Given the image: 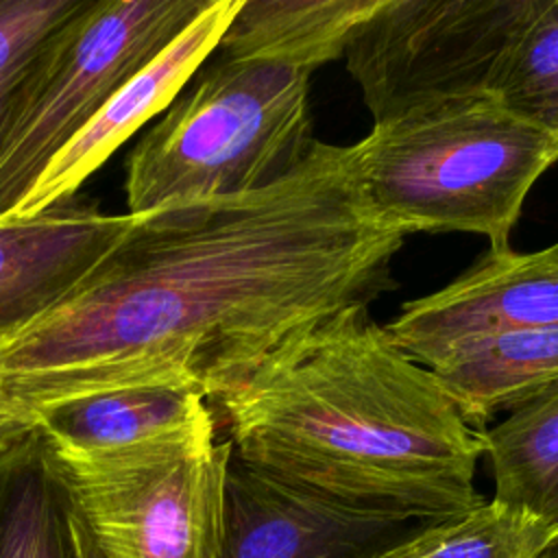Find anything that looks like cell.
I'll use <instances>...</instances> for the list:
<instances>
[{
    "instance_id": "6da1fadb",
    "label": "cell",
    "mask_w": 558,
    "mask_h": 558,
    "mask_svg": "<svg viewBox=\"0 0 558 558\" xmlns=\"http://www.w3.org/2000/svg\"><path fill=\"white\" fill-rule=\"evenodd\" d=\"M131 216L65 301L0 340L2 405L31 418L153 384L218 401L290 340L392 290L405 238L366 203L351 146L320 140L266 187Z\"/></svg>"
},
{
    "instance_id": "7a4b0ae2",
    "label": "cell",
    "mask_w": 558,
    "mask_h": 558,
    "mask_svg": "<svg viewBox=\"0 0 558 558\" xmlns=\"http://www.w3.org/2000/svg\"><path fill=\"white\" fill-rule=\"evenodd\" d=\"M218 405L235 458L331 506L429 523L484 501V432L368 307L290 340Z\"/></svg>"
},
{
    "instance_id": "3957f363",
    "label": "cell",
    "mask_w": 558,
    "mask_h": 558,
    "mask_svg": "<svg viewBox=\"0 0 558 558\" xmlns=\"http://www.w3.org/2000/svg\"><path fill=\"white\" fill-rule=\"evenodd\" d=\"M351 153L366 203L399 233H477L504 251L558 135L488 96L375 124Z\"/></svg>"
},
{
    "instance_id": "277c9868",
    "label": "cell",
    "mask_w": 558,
    "mask_h": 558,
    "mask_svg": "<svg viewBox=\"0 0 558 558\" xmlns=\"http://www.w3.org/2000/svg\"><path fill=\"white\" fill-rule=\"evenodd\" d=\"M314 142L307 72L218 54L133 148L129 214L266 187Z\"/></svg>"
},
{
    "instance_id": "5b68a950",
    "label": "cell",
    "mask_w": 558,
    "mask_h": 558,
    "mask_svg": "<svg viewBox=\"0 0 558 558\" xmlns=\"http://www.w3.org/2000/svg\"><path fill=\"white\" fill-rule=\"evenodd\" d=\"M211 0H85L41 46L0 122V220L100 107Z\"/></svg>"
},
{
    "instance_id": "8992f818",
    "label": "cell",
    "mask_w": 558,
    "mask_h": 558,
    "mask_svg": "<svg viewBox=\"0 0 558 558\" xmlns=\"http://www.w3.org/2000/svg\"><path fill=\"white\" fill-rule=\"evenodd\" d=\"M534 7L536 0H381L344 52L373 126L488 98Z\"/></svg>"
},
{
    "instance_id": "52a82bcc",
    "label": "cell",
    "mask_w": 558,
    "mask_h": 558,
    "mask_svg": "<svg viewBox=\"0 0 558 558\" xmlns=\"http://www.w3.org/2000/svg\"><path fill=\"white\" fill-rule=\"evenodd\" d=\"M48 449L109 558H218L229 438L205 434L102 456Z\"/></svg>"
},
{
    "instance_id": "ba28073f",
    "label": "cell",
    "mask_w": 558,
    "mask_h": 558,
    "mask_svg": "<svg viewBox=\"0 0 558 558\" xmlns=\"http://www.w3.org/2000/svg\"><path fill=\"white\" fill-rule=\"evenodd\" d=\"M558 325V264L538 253L486 251L445 288L408 301L390 340L432 368L453 344L508 329Z\"/></svg>"
},
{
    "instance_id": "9c48e42d",
    "label": "cell",
    "mask_w": 558,
    "mask_h": 558,
    "mask_svg": "<svg viewBox=\"0 0 558 558\" xmlns=\"http://www.w3.org/2000/svg\"><path fill=\"white\" fill-rule=\"evenodd\" d=\"M416 525L331 506L231 451L218 558H377Z\"/></svg>"
},
{
    "instance_id": "30bf717a",
    "label": "cell",
    "mask_w": 558,
    "mask_h": 558,
    "mask_svg": "<svg viewBox=\"0 0 558 558\" xmlns=\"http://www.w3.org/2000/svg\"><path fill=\"white\" fill-rule=\"evenodd\" d=\"M240 2L242 0H211L159 57L124 83L59 150L31 192L4 220L31 218L70 201L140 126L174 102L177 94L218 48Z\"/></svg>"
},
{
    "instance_id": "8fae6325",
    "label": "cell",
    "mask_w": 558,
    "mask_h": 558,
    "mask_svg": "<svg viewBox=\"0 0 558 558\" xmlns=\"http://www.w3.org/2000/svg\"><path fill=\"white\" fill-rule=\"evenodd\" d=\"M133 216L63 201L0 222V340L44 318L85 279Z\"/></svg>"
},
{
    "instance_id": "7c38bea8",
    "label": "cell",
    "mask_w": 558,
    "mask_h": 558,
    "mask_svg": "<svg viewBox=\"0 0 558 558\" xmlns=\"http://www.w3.org/2000/svg\"><path fill=\"white\" fill-rule=\"evenodd\" d=\"M41 438L68 453L102 456L216 434L198 392L177 386H124L44 405L31 414Z\"/></svg>"
},
{
    "instance_id": "4fadbf2b",
    "label": "cell",
    "mask_w": 558,
    "mask_h": 558,
    "mask_svg": "<svg viewBox=\"0 0 558 558\" xmlns=\"http://www.w3.org/2000/svg\"><path fill=\"white\" fill-rule=\"evenodd\" d=\"M0 558H109L37 429L0 453Z\"/></svg>"
},
{
    "instance_id": "5bb4252c",
    "label": "cell",
    "mask_w": 558,
    "mask_h": 558,
    "mask_svg": "<svg viewBox=\"0 0 558 558\" xmlns=\"http://www.w3.org/2000/svg\"><path fill=\"white\" fill-rule=\"evenodd\" d=\"M464 418L484 432L510 412L558 388V325L508 329L453 344L432 366Z\"/></svg>"
},
{
    "instance_id": "9a60e30c",
    "label": "cell",
    "mask_w": 558,
    "mask_h": 558,
    "mask_svg": "<svg viewBox=\"0 0 558 558\" xmlns=\"http://www.w3.org/2000/svg\"><path fill=\"white\" fill-rule=\"evenodd\" d=\"M381 0H242L214 52L312 74L344 57Z\"/></svg>"
},
{
    "instance_id": "2e32d148",
    "label": "cell",
    "mask_w": 558,
    "mask_h": 558,
    "mask_svg": "<svg viewBox=\"0 0 558 558\" xmlns=\"http://www.w3.org/2000/svg\"><path fill=\"white\" fill-rule=\"evenodd\" d=\"M495 499L519 506L558 532V388L484 429Z\"/></svg>"
},
{
    "instance_id": "e0dca14e",
    "label": "cell",
    "mask_w": 558,
    "mask_h": 558,
    "mask_svg": "<svg viewBox=\"0 0 558 558\" xmlns=\"http://www.w3.org/2000/svg\"><path fill=\"white\" fill-rule=\"evenodd\" d=\"M556 534L532 512L493 497L416 525L377 558H536Z\"/></svg>"
},
{
    "instance_id": "ac0fdd59",
    "label": "cell",
    "mask_w": 558,
    "mask_h": 558,
    "mask_svg": "<svg viewBox=\"0 0 558 558\" xmlns=\"http://www.w3.org/2000/svg\"><path fill=\"white\" fill-rule=\"evenodd\" d=\"M490 96L532 120L558 107V0H536L493 78Z\"/></svg>"
},
{
    "instance_id": "d6986e66",
    "label": "cell",
    "mask_w": 558,
    "mask_h": 558,
    "mask_svg": "<svg viewBox=\"0 0 558 558\" xmlns=\"http://www.w3.org/2000/svg\"><path fill=\"white\" fill-rule=\"evenodd\" d=\"M85 0H0V122L46 39Z\"/></svg>"
},
{
    "instance_id": "ffe728a7",
    "label": "cell",
    "mask_w": 558,
    "mask_h": 558,
    "mask_svg": "<svg viewBox=\"0 0 558 558\" xmlns=\"http://www.w3.org/2000/svg\"><path fill=\"white\" fill-rule=\"evenodd\" d=\"M33 429L35 425L28 416L0 403V453L9 451L13 445L26 438Z\"/></svg>"
},
{
    "instance_id": "44dd1931",
    "label": "cell",
    "mask_w": 558,
    "mask_h": 558,
    "mask_svg": "<svg viewBox=\"0 0 558 558\" xmlns=\"http://www.w3.org/2000/svg\"><path fill=\"white\" fill-rule=\"evenodd\" d=\"M536 122L543 124L547 131H551V133L558 135V107H554V109H549L547 113H543L541 118H536Z\"/></svg>"
},
{
    "instance_id": "7402d4cb",
    "label": "cell",
    "mask_w": 558,
    "mask_h": 558,
    "mask_svg": "<svg viewBox=\"0 0 558 558\" xmlns=\"http://www.w3.org/2000/svg\"><path fill=\"white\" fill-rule=\"evenodd\" d=\"M536 558H558V534L543 547V551Z\"/></svg>"
},
{
    "instance_id": "603a6c76",
    "label": "cell",
    "mask_w": 558,
    "mask_h": 558,
    "mask_svg": "<svg viewBox=\"0 0 558 558\" xmlns=\"http://www.w3.org/2000/svg\"><path fill=\"white\" fill-rule=\"evenodd\" d=\"M549 262H554V264H558V242L556 244H551V246H547L545 251H541Z\"/></svg>"
}]
</instances>
